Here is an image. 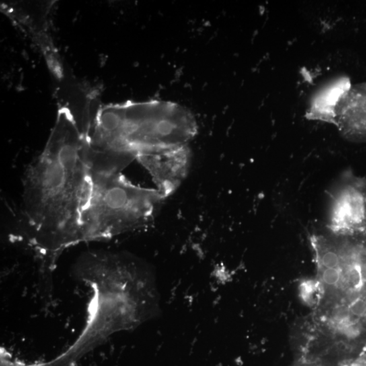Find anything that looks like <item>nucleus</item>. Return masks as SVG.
Listing matches in <instances>:
<instances>
[{
	"label": "nucleus",
	"mask_w": 366,
	"mask_h": 366,
	"mask_svg": "<svg viewBox=\"0 0 366 366\" xmlns=\"http://www.w3.org/2000/svg\"><path fill=\"white\" fill-rule=\"evenodd\" d=\"M91 165L77 119L61 108L44 150L27 167L21 212L25 233L46 268L81 242V219L90 196Z\"/></svg>",
	"instance_id": "1"
},
{
	"label": "nucleus",
	"mask_w": 366,
	"mask_h": 366,
	"mask_svg": "<svg viewBox=\"0 0 366 366\" xmlns=\"http://www.w3.org/2000/svg\"><path fill=\"white\" fill-rule=\"evenodd\" d=\"M77 272L91 288L92 298L82 332L65 350L76 362L111 335L142 322L149 298L144 266L126 255L87 253L77 262Z\"/></svg>",
	"instance_id": "2"
},
{
	"label": "nucleus",
	"mask_w": 366,
	"mask_h": 366,
	"mask_svg": "<svg viewBox=\"0 0 366 366\" xmlns=\"http://www.w3.org/2000/svg\"><path fill=\"white\" fill-rule=\"evenodd\" d=\"M198 132L194 116L165 101H128L97 111L86 132L89 153L97 158L131 163L139 155L188 145Z\"/></svg>",
	"instance_id": "3"
},
{
	"label": "nucleus",
	"mask_w": 366,
	"mask_h": 366,
	"mask_svg": "<svg viewBox=\"0 0 366 366\" xmlns=\"http://www.w3.org/2000/svg\"><path fill=\"white\" fill-rule=\"evenodd\" d=\"M92 189L81 219V242L112 238L153 221L165 199L120 172L92 170Z\"/></svg>",
	"instance_id": "4"
},
{
	"label": "nucleus",
	"mask_w": 366,
	"mask_h": 366,
	"mask_svg": "<svg viewBox=\"0 0 366 366\" xmlns=\"http://www.w3.org/2000/svg\"><path fill=\"white\" fill-rule=\"evenodd\" d=\"M327 227L338 237L366 235V178L346 173L330 193Z\"/></svg>",
	"instance_id": "5"
},
{
	"label": "nucleus",
	"mask_w": 366,
	"mask_h": 366,
	"mask_svg": "<svg viewBox=\"0 0 366 366\" xmlns=\"http://www.w3.org/2000/svg\"><path fill=\"white\" fill-rule=\"evenodd\" d=\"M136 159L149 172L156 190L165 199L186 178L191 153L188 146L185 145L139 155Z\"/></svg>",
	"instance_id": "6"
},
{
	"label": "nucleus",
	"mask_w": 366,
	"mask_h": 366,
	"mask_svg": "<svg viewBox=\"0 0 366 366\" xmlns=\"http://www.w3.org/2000/svg\"><path fill=\"white\" fill-rule=\"evenodd\" d=\"M336 122L346 139L366 143V83L350 86L335 110Z\"/></svg>",
	"instance_id": "7"
},
{
	"label": "nucleus",
	"mask_w": 366,
	"mask_h": 366,
	"mask_svg": "<svg viewBox=\"0 0 366 366\" xmlns=\"http://www.w3.org/2000/svg\"><path fill=\"white\" fill-rule=\"evenodd\" d=\"M350 87L349 81L347 79H340L336 83L329 85L313 101V106L309 110L307 118L335 124L336 105Z\"/></svg>",
	"instance_id": "8"
},
{
	"label": "nucleus",
	"mask_w": 366,
	"mask_h": 366,
	"mask_svg": "<svg viewBox=\"0 0 366 366\" xmlns=\"http://www.w3.org/2000/svg\"><path fill=\"white\" fill-rule=\"evenodd\" d=\"M318 284L314 281H305L300 285L299 291L304 303L313 305L317 302L319 293Z\"/></svg>",
	"instance_id": "9"
},
{
	"label": "nucleus",
	"mask_w": 366,
	"mask_h": 366,
	"mask_svg": "<svg viewBox=\"0 0 366 366\" xmlns=\"http://www.w3.org/2000/svg\"><path fill=\"white\" fill-rule=\"evenodd\" d=\"M342 265L340 268H320L321 280L328 286H334L339 282L341 279Z\"/></svg>",
	"instance_id": "10"
},
{
	"label": "nucleus",
	"mask_w": 366,
	"mask_h": 366,
	"mask_svg": "<svg viewBox=\"0 0 366 366\" xmlns=\"http://www.w3.org/2000/svg\"><path fill=\"white\" fill-rule=\"evenodd\" d=\"M366 311V305L363 301H357L352 305L351 311L356 315H362Z\"/></svg>",
	"instance_id": "11"
}]
</instances>
